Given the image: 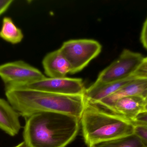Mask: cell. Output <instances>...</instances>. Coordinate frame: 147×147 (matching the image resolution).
Wrapping results in <instances>:
<instances>
[{
	"mask_svg": "<svg viewBox=\"0 0 147 147\" xmlns=\"http://www.w3.org/2000/svg\"><path fill=\"white\" fill-rule=\"evenodd\" d=\"M145 97L140 96H131L119 99L108 110L131 122L139 114L145 111Z\"/></svg>",
	"mask_w": 147,
	"mask_h": 147,
	"instance_id": "cell-9",
	"label": "cell"
},
{
	"mask_svg": "<svg viewBox=\"0 0 147 147\" xmlns=\"http://www.w3.org/2000/svg\"><path fill=\"white\" fill-rule=\"evenodd\" d=\"M5 95L8 102L25 119L38 113L52 112L80 120L87 101L85 95H61L29 89L8 90Z\"/></svg>",
	"mask_w": 147,
	"mask_h": 147,
	"instance_id": "cell-2",
	"label": "cell"
},
{
	"mask_svg": "<svg viewBox=\"0 0 147 147\" xmlns=\"http://www.w3.org/2000/svg\"><path fill=\"white\" fill-rule=\"evenodd\" d=\"M136 78V77L131 76L118 81L109 82L94 87L90 86L86 89L85 96L89 102H96L115 93L122 87Z\"/></svg>",
	"mask_w": 147,
	"mask_h": 147,
	"instance_id": "cell-12",
	"label": "cell"
},
{
	"mask_svg": "<svg viewBox=\"0 0 147 147\" xmlns=\"http://www.w3.org/2000/svg\"><path fill=\"white\" fill-rule=\"evenodd\" d=\"M80 120L57 112H41L26 119L23 132L27 147H66L74 140Z\"/></svg>",
	"mask_w": 147,
	"mask_h": 147,
	"instance_id": "cell-1",
	"label": "cell"
},
{
	"mask_svg": "<svg viewBox=\"0 0 147 147\" xmlns=\"http://www.w3.org/2000/svg\"><path fill=\"white\" fill-rule=\"evenodd\" d=\"M23 37L21 29L16 25L12 18L4 17L0 30V38L7 42L15 45L21 42Z\"/></svg>",
	"mask_w": 147,
	"mask_h": 147,
	"instance_id": "cell-13",
	"label": "cell"
},
{
	"mask_svg": "<svg viewBox=\"0 0 147 147\" xmlns=\"http://www.w3.org/2000/svg\"><path fill=\"white\" fill-rule=\"evenodd\" d=\"M132 76L136 78L147 79V61H144Z\"/></svg>",
	"mask_w": 147,
	"mask_h": 147,
	"instance_id": "cell-16",
	"label": "cell"
},
{
	"mask_svg": "<svg viewBox=\"0 0 147 147\" xmlns=\"http://www.w3.org/2000/svg\"><path fill=\"white\" fill-rule=\"evenodd\" d=\"M134 133L138 136L145 147H147V125H135Z\"/></svg>",
	"mask_w": 147,
	"mask_h": 147,
	"instance_id": "cell-15",
	"label": "cell"
},
{
	"mask_svg": "<svg viewBox=\"0 0 147 147\" xmlns=\"http://www.w3.org/2000/svg\"><path fill=\"white\" fill-rule=\"evenodd\" d=\"M94 147H145L141 140L134 133L110 141L98 144Z\"/></svg>",
	"mask_w": 147,
	"mask_h": 147,
	"instance_id": "cell-14",
	"label": "cell"
},
{
	"mask_svg": "<svg viewBox=\"0 0 147 147\" xmlns=\"http://www.w3.org/2000/svg\"><path fill=\"white\" fill-rule=\"evenodd\" d=\"M29 89L65 95H84L86 89L81 79L67 77H46L40 80L15 86L9 89Z\"/></svg>",
	"mask_w": 147,
	"mask_h": 147,
	"instance_id": "cell-6",
	"label": "cell"
},
{
	"mask_svg": "<svg viewBox=\"0 0 147 147\" xmlns=\"http://www.w3.org/2000/svg\"><path fill=\"white\" fill-rule=\"evenodd\" d=\"M42 64L45 73L50 78L65 77L71 72L70 64L59 49L47 54Z\"/></svg>",
	"mask_w": 147,
	"mask_h": 147,
	"instance_id": "cell-10",
	"label": "cell"
},
{
	"mask_svg": "<svg viewBox=\"0 0 147 147\" xmlns=\"http://www.w3.org/2000/svg\"><path fill=\"white\" fill-rule=\"evenodd\" d=\"M98 41L90 39H71L63 43L59 50L71 66L70 74L79 72L97 57L102 51Z\"/></svg>",
	"mask_w": 147,
	"mask_h": 147,
	"instance_id": "cell-4",
	"label": "cell"
},
{
	"mask_svg": "<svg viewBox=\"0 0 147 147\" xmlns=\"http://www.w3.org/2000/svg\"><path fill=\"white\" fill-rule=\"evenodd\" d=\"M19 113L8 101L0 98V129L15 136L21 128Z\"/></svg>",
	"mask_w": 147,
	"mask_h": 147,
	"instance_id": "cell-11",
	"label": "cell"
},
{
	"mask_svg": "<svg viewBox=\"0 0 147 147\" xmlns=\"http://www.w3.org/2000/svg\"><path fill=\"white\" fill-rule=\"evenodd\" d=\"M144 58L139 53L124 49L117 59L99 73L95 82L90 86L94 87L118 81L132 76L144 62Z\"/></svg>",
	"mask_w": 147,
	"mask_h": 147,
	"instance_id": "cell-5",
	"label": "cell"
},
{
	"mask_svg": "<svg viewBox=\"0 0 147 147\" xmlns=\"http://www.w3.org/2000/svg\"><path fill=\"white\" fill-rule=\"evenodd\" d=\"M13 1V0H0V16L8 9Z\"/></svg>",
	"mask_w": 147,
	"mask_h": 147,
	"instance_id": "cell-19",
	"label": "cell"
},
{
	"mask_svg": "<svg viewBox=\"0 0 147 147\" xmlns=\"http://www.w3.org/2000/svg\"><path fill=\"white\" fill-rule=\"evenodd\" d=\"M144 61H147V57L144 58Z\"/></svg>",
	"mask_w": 147,
	"mask_h": 147,
	"instance_id": "cell-22",
	"label": "cell"
},
{
	"mask_svg": "<svg viewBox=\"0 0 147 147\" xmlns=\"http://www.w3.org/2000/svg\"><path fill=\"white\" fill-rule=\"evenodd\" d=\"M147 95V79L136 78L109 96L96 102L91 103L108 110L121 98L135 96H142L145 98Z\"/></svg>",
	"mask_w": 147,
	"mask_h": 147,
	"instance_id": "cell-8",
	"label": "cell"
},
{
	"mask_svg": "<svg viewBox=\"0 0 147 147\" xmlns=\"http://www.w3.org/2000/svg\"><path fill=\"white\" fill-rule=\"evenodd\" d=\"M14 147H27V146L26 144H25V142H21V143H19L18 145H17V146H16Z\"/></svg>",
	"mask_w": 147,
	"mask_h": 147,
	"instance_id": "cell-20",
	"label": "cell"
},
{
	"mask_svg": "<svg viewBox=\"0 0 147 147\" xmlns=\"http://www.w3.org/2000/svg\"><path fill=\"white\" fill-rule=\"evenodd\" d=\"M45 77L40 71L23 60L0 65V78L5 91Z\"/></svg>",
	"mask_w": 147,
	"mask_h": 147,
	"instance_id": "cell-7",
	"label": "cell"
},
{
	"mask_svg": "<svg viewBox=\"0 0 147 147\" xmlns=\"http://www.w3.org/2000/svg\"><path fill=\"white\" fill-rule=\"evenodd\" d=\"M141 41L144 47L147 50V18L142 27L141 35Z\"/></svg>",
	"mask_w": 147,
	"mask_h": 147,
	"instance_id": "cell-18",
	"label": "cell"
},
{
	"mask_svg": "<svg viewBox=\"0 0 147 147\" xmlns=\"http://www.w3.org/2000/svg\"><path fill=\"white\" fill-rule=\"evenodd\" d=\"M145 101H146V106H145V110L147 111V95L145 97Z\"/></svg>",
	"mask_w": 147,
	"mask_h": 147,
	"instance_id": "cell-21",
	"label": "cell"
},
{
	"mask_svg": "<svg viewBox=\"0 0 147 147\" xmlns=\"http://www.w3.org/2000/svg\"><path fill=\"white\" fill-rule=\"evenodd\" d=\"M80 123L88 147L134 133V126L129 121L87 100Z\"/></svg>",
	"mask_w": 147,
	"mask_h": 147,
	"instance_id": "cell-3",
	"label": "cell"
},
{
	"mask_svg": "<svg viewBox=\"0 0 147 147\" xmlns=\"http://www.w3.org/2000/svg\"><path fill=\"white\" fill-rule=\"evenodd\" d=\"M131 123L134 125H147V111L145 110L140 113Z\"/></svg>",
	"mask_w": 147,
	"mask_h": 147,
	"instance_id": "cell-17",
	"label": "cell"
}]
</instances>
